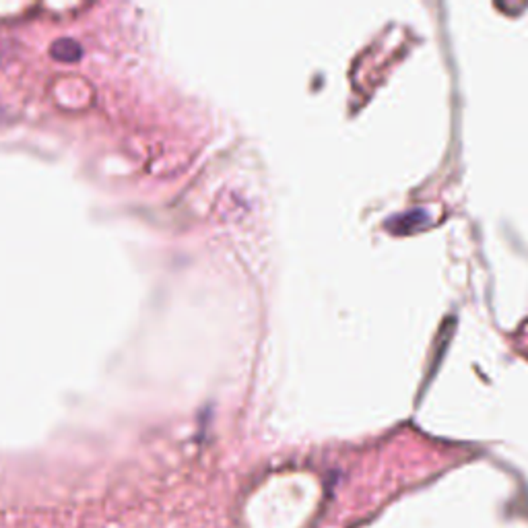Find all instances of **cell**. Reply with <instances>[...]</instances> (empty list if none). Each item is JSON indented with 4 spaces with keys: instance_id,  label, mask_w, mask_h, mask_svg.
<instances>
[{
    "instance_id": "cell-1",
    "label": "cell",
    "mask_w": 528,
    "mask_h": 528,
    "mask_svg": "<svg viewBox=\"0 0 528 528\" xmlns=\"http://www.w3.org/2000/svg\"><path fill=\"white\" fill-rule=\"evenodd\" d=\"M52 54H54V58H58V60H76V58H81V48H79V44L73 40H58L52 46Z\"/></svg>"
}]
</instances>
